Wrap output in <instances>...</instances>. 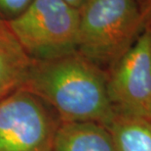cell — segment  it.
<instances>
[{"instance_id":"2","label":"cell","mask_w":151,"mask_h":151,"mask_svg":"<svg viewBox=\"0 0 151 151\" xmlns=\"http://www.w3.org/2000/svg\"><path fill=\"white\" fill-rule=\"evenodd\" d=\"M78 10L76 50L106 73L146 27L142 0H86Z\"/></svg>"},{"instance_id":"9","label":"cell","mask_w":151,"mask_h":151,"mask_svg":"<svg viewBox=\"0 0 151 151\" xmlns=\"http://www.w3.org/2000/svg\"><path fill=\"white\" fill-rule=\"evenodd\" d=\"M32 0H0V23H7L16 18Z\"/></svg>"},{"instance_id":"8","label":"cell","mask_w":151,"mask_h":151,"mask_svg":"<svg viewBox=\"0 0 151 151\" xmlns=\"http://www.w3.org/2000/svg\"><path fill=\"white\" fill-rule=\"evenodd\" d=\"M105 128L115 151H151V119L113 111Z\"/></svg>"},{"instance_id":"5","label":"cell","mask_w":151,"mask_h":151,"mask_svg":"<svg viewBox=\"0 0 151 151\" xmlns=\"http://www.w3.org/2000/svg\"><path fill=\"white\" fill-rule=\"evenodd\" d=\"M106 86L113 111L151 119V31L147 27L107 72Z\"/></svg>"},{"instance_id":"7","label":"cell","mask_w":151,"mask_h":151,"mask_svg":"<svg viewBox=\"0 0 151 151\" xmlns=\"http://www.w3.org/2000/svg\"><path fill=\"white\" fill-rule=\"evenodd\" d=\"M30 64L6 24L0 23V100L22 88Z\"/></svg>"},{"instance_id":"3","label":"cell","mask_w":151,"mask_h":151,"mask_svg":"<svg viewBox=\"0 0 151 151\" xmlns=\"http://www.w3.org/2000/svg\"><path fill=\"white\" fill-rule=\"evenodd\" d=\"M5 24L31 60H49L77 51L79 10L65 0H32Z\"/></svg>"},{"instance_id":"4","label":"cell","mask_w":151,"mask_h":151,"mask_svg":"<svg viewBox=\"0 0 151 151\" xmlns=\"http://www.w3.org/2000/svg\"><path fill=\"white\" fill-rule=\"evenodd\" d=\"M59 125L37 96L19 88L0 100V151H52Z\"/></svg>"},{"instance_id":"6","label":"cell","mask_w":151,"mask_h":151,"mask_svg":"<svg viewBox=\"0 0 151 151\" xmlns=\"http://www.w3.org/2000/svg\"><path fill=\"white\" fill-rule=\"evenodd\" d=\"M52 151H115L105 126L97 123H60Z\"/></svg>"},{"instance_id":"10","label":"cell","mask_w":151,"mask_h":151,"mask_svg":"<svg viewBox=\"0 0 151 151\" xmlns=\"http://www.w3.org/2000/svg\"><path fill=\"white\" fill-rule=\"evenodd\" d=\"M146 14V27L151 31V0H142Z\"/></svg>"},{"instance_id":"11","label":"cell","mask_w":151,"mask_h":151,"mask_svg":"<svg viewBox=\"0 0 151 151\" xmlns=\"http://www.w3.org/2000/svg\"><path fill=\"white\" fill-rule=\"evenodd\" d=\"M65 1L67 3H69V4L71 6H73V7L79 9L82 6L83 3L86 1V0H65Z\"/></svg>"},{"instance_id":"1","label":"cell","mask_w":151,"mask_h":151,"mask_svg":"<svg viewBox=\"0 0 151 151\" xmlns=\"http://www.w3.org/2000/svg\"><path fill=\"white\" fill-rule=\"evenodd\" d=\"M107 73L78 51L49 60H31L22 88L37 96L60 123L105 126L113 115Z\"/></svg>"}]
</instances>
